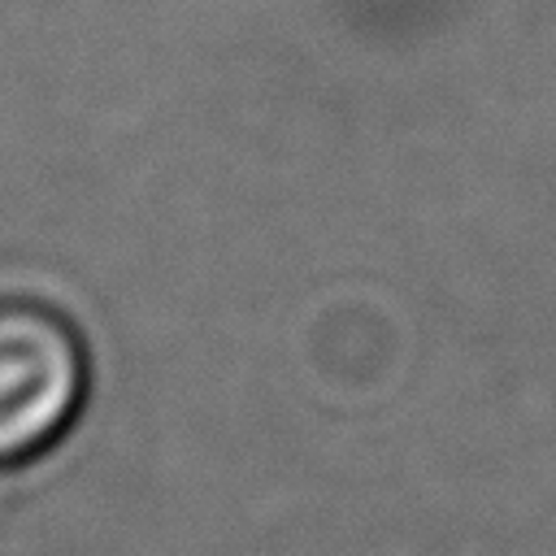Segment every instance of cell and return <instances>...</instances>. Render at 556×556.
<instances>
[{
    "instance_id": "cell-1",
    "label": "cell",
    "mask_w": 556,
    "mask_h": 556,
    "mask_svg": "<svg viewBox=\"0 0 556 556\" xmlns=\"http://www.w3.org/2000/svg\"><path fill=\"white\" fill-rule=\"evenodd\" d=\"M78 326L35 295H0V465L48 452L87 400Z\"/></svg>"
}]
</instances>
